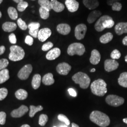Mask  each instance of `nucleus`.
Masks as SVG:
<instances>
[{
	"mask_svg": "<svg viewBox=\"0 0 127 127\" xmlns=\"http://www.w3.org/2000/svg\"><path fill=\"white\" fill-rule=\"evenodd\" d=\"M53 44L51 42L49 41L42 45L41 47V50L44 51H48L50 50V49H51L53 47Z\"/></svg>",
	"mask_w": 127,
	"mask_h": 127,
	"instance_id": "41",
	"label": "nucleus"
},
{
	"mask_svg": "<svg viewBox=\"0 0 127 127\" xmlns=\"http://www.w3.org/2000/svg\"><path fill=\"white\" fill-rule=\"evenodd\" d=\"M123 122L127 124V118H124L123 119Z\"/></svg>",
	"mask_w": 127,
	"mask_h": 127,
	"instance_id": "54",
	"label": "nucleus"
},
{
	"mask_svg": "<svg viewBox=\"0 0 127 127\" xmlns=\"http://www.w3.org/2000/svg\"><path fill=\"white\" fill-rule=\"evenodd\" d=\"M106 87L107 84L104 80L99 79L91 84V91L95 95L103 96L107 92Z\"/></svg>",
	"mask_w": 127,
	"mask_h": 127,
	"instance_id": "2",
	"label": "nucleus"
},
{
	"mask_svg": "<svg viewBox=\"0 0 127 127\" xmlns=\"http://www.w3.org/2000/svg\"><path fill=\"white\" fill-rule=\"evenodd\" d=\"M6 114L4 112H0V124L4 125L6 123Z\"/></svg>",
	"mask_w": 127,
	"mask_h": 127,
	"instance_id": "43",
	"label": "nucleus"
},
{
	"mask_svg": "<svg viewBox=\"0 0 127 127\" xmlns=\"http://www.w3.org/2000/svg\"><path fill=\"white\" fill-rule=\"evenodd\" d=\"M125 62L127 63V55H126V56H125Z\"/></svg>",
	"mask_w": 127,
	"mask_h": 127,
	"instance_id": "56",
	"label": "nucleus"
},
{
	"mask_svg": "<svg viewBox=\"0 0 127 127\" xmlns=\"http://www.w3.org/2000/svg\"><path fill=\"white\" fill-rule=\"evenodd\" d=\"M106 103L111 106L118 107L123 104L124 99L119 96L115 95H110L105 98Z\"/></svg>",
	"mask_w": 127,
	"mask_h": 127,
	"instance_id": "7",
	"label": "nucleus"
},
{
	"mask_svg": "<svg viewBox=\"0 0 127 127\" xmlns=\"http://www.w3.org/2000/svg\"><path fill=\"white\" fill-rule=\"evenodd\" d=\"M5 47L4 46H1L0 47V55L3 54L5 51Z\"/></svg>",
	"mask_w": 127,
	"mask_h": 127,
	"instance_id": "49",
	"label": "nucleus"
},
{
	"mask_svg": "<svg viewBox=\"0 0 127 127\" xmlns=\"http://www.w3.org/2000/svg\"><path fill=\"white\" fill-rule=\"evenodd\" d=\"M25 41V43L26 44H27V45L31 46L33 44V39L32 36H31L30 35H27L26 37Z\"/></svg>",
	"mask_w": 127,
	"mask_h": 127,
	"instance_id": "45",
	"label": "nucleus"
},
{
	"mask_svg": "<svg viewBox=\"0 0 127 127\" xmlns=\"http://www.w3.org/2000/svg\"><path fill=\"white\" fill-rule=\"evenodd\" d=\"M41 76L39 74H35L32 78V86L33 89H38L41 85Z\"/></svg>",
	"mask_w": 127,
	"mask_h": 127,
	"instance_id": "24",
	"label": "nucleus"
},
{
	"mask_svg": "<svg viewBox=\"0 0 127 127\" xmlns=\"http://www.w3.org/2000/svg\"><path fill=\"white\" fill-rule=\"evenodd\" d=\"M111 58L113 59H119L121 57V53L118 50H114L111 53Z\"/></svg>",
	"mask_w": 127,
	"mask_h": 127,
	"instance_id": "38",
	"label": "nucleus"
},
{
	"mask_svg": "<svg viewBox=\"0 0 127 127\" xmlns=\"http://www.w3.org/2000/svg\"><path fill=\"white\" fill-rule=\"evenodd\" d=\"M91 121L101 127L108 126L110 123L109 116L98 111H93L90 116Z\"/></svg>",
	"mask_w": 127,
	"mask_h": 127,
	"instance_id": "1",
	"label": "nucleus"
},
{
	"mask_svg": "<svg viewBox=\"0 0 127 127\" xmlns=\"http://www.w3.org/2000/svg\"><path fill=\"white\" fill-rule=\"evenodd\" d=\"M9 18L12 20H16L18 17V14L16 9L12 7H10L8 9Z\"/></svg>",
	"mask_w": 127,
	"mask_h": 127,
	"instance_id": "30",
	"label": "nucleus"
},
{
	"mask_svg": "<svg viewBox=\"0 0 127 127\" xmlns=\"http://www.w3.org/2000/svg\"><path fill=\"white\" fill-rule=\"evenodd\" d=\"M73 81L80 85L83 89H87L91 83V79L85 73L79 72L74 74L72 77Z\"/></svg>",
	"mask_w": 127,
	"mask_h": 127,
	"instance_id": "4",
	"label": "nucleus"
},
{
	"mask_svg": "<svg viewBox=\"0 0 127 127\" xmlns=\"http://www.w3.org/2000/svg\"><path fill=\"white\" fill-rule=\"evenodd\" d=\"M102 15V12L100 10H95L94 11H91L89 14L88 17L87 18V21L89 24H92L94 23L96 19L100 17Z\"/></svg>",
	"mask_w": 127,
	"mask_h": 127,
	"instance_id": "20",
	"label": "nucleus"
},
{
	"mask_svg": "<svg viewBox=\"0 0 127 127\" xmlns=\"http://www.w3.org/2000/svg\"><path fill=\"white\" fill-rule=\"evenodd\" d=\"M67 52V54L71 56L74 55L82 56L85 52V48L84 45L81 43H73L69 46Z\"/></svg>",
	"mask_w": 127,
	"mask_h": 127,
	"instance_id": "6",
	"label": "nucleus"
},
{
	"mask_svg": "<svg viewBox=\"0 0 127 127\" xmlns=\"http://www.w3.org/2000/svg\"><path fill=\"white\" fill-rule=\"evenodd\" d=\"M28 110V107L25 105H22L18 109L13 110L11 113V116L13 118H20L26 114Z\"/></svg>",
	"mask_w": 127,
	"mask_h": 127,
	"instance_id": "12",
	"label": "nucleus"
},
{
	"mask_svg": "<svg viewBox=\"0 0 127 127\" xmlns=\"http://www.w3.org/2000/svg\"><path fill=\"white\" fill-rule=\"evenodd\" d=\"M8 91L5 88L0 89V101L3 100L8 95Z\"/></svg>",
	"mask_w": 127,
	"mask_h": 127,
	"instance_id": "36",
	"label": "nucleus"
},
{
	"mask_svg": "<svg viewBox=\"0 0 127 127\" xmlns=\"http://www.w3.org/2000/svg\"><path fill=\"white\" fill-rule=\"evenodd\" d=\"M61 54V50L58 48H55L50 50L46 56V59L49 60H53L59 57Z\"/></svg>",
	"mask_w": 127,
	"mask_h": 127,
	"instance_id": "16",
	"label": "nucleus"
},
{
	"mask_svg": "<svg viewBox=\"0 0 127 127\" xmlns=\"http://www.w3.org/2000/svg\"><path fill=\"white\" fill-rule=\"evenodd\" d=\"M9 42L12 44H15L17 43V38L15 34L13 33H12L9 35Z\"/></svg>",
	"mask_w": 127,
	"mask_h": 127,
	"instance_id": "44",
	"label": "nucleus"
},
{
	"mask_svg": "<svg viewBox=\"0 0 127 127\" xmlns=\"http://www.w3.org/2000/svg\"><path fill=\"white\" fill-rule=\"evenodd\" d=\"M119 84L124 88H127V72L122 73L118 79Z\"/></svg>",
	"mask_w": 127,
	"mask_h": 127,
	"instance_id": "26",
	"label": "nucleus"
},
{
	"mask_svg": "<svg viewBox=\"0 0 127 127\" xmlns=\"http://www.w3.org/2000/svg\"><path fill=\"white\" fill-rule=\"evenodd\" d=\"M51 31L49 28H44L41 29L38 32V38L41 42H44L51 35Z\"/></svg>",
	"mask_w": 127,
	"mask_h": 127,
	"instance_id": "13",
	"label": "nucleus"
},
{
	"mask_svg": "<svg viewBox=\"0 0 127 127\" xmlns=\"http://www.w3.org/2000/svg\"><path fill=\"white\" fill-rule=\"evenodd\" d=\"M32 71V65L30 64L25 65L21 68L18 74V78L22 80H25L28 79Z\"/></svg>",
	"mask_w": 127,
	"mask_h": 127,
	"instance_id": "8",
	"label": "nucleus"
},
{
	"mask_svg": "<svg viewBox=\"0 0 127 127\" xmlns=\"http://www.w3.org/2000/svg\"></svg>",
	"mask_w": 127,
	"mask_h": 127,
	"instance_id": "60",
	"label": "nucleus"
},
{
	"mask_svg": "<svg viewBox=\"0 0 127 127\" xmlns=\"http://www.w3.org/2000/svg\"><path fill=\"white\" fill-rule=\"evenodd\" d=\"M28 6V3L26 1H23L22 2H20V3H18V6H17V9H18V11L20 12L24 11L26 8H27Z\"/></svg>",
	"mask_w": 127,
	"mask_h": 127,
	"instance_id": "35",
	"label": "nucleus"
},
{
	"mask_svg": "<svg viewBox=\"0 0 127 127\" xmlns=\"http://www.w3.org/2000/svg\"><path fill=\"white\" fill-rule=\"evenodd\" d=\"M2 1H3V0H0V4L1 3V2H2Z\"/></svg>",
	"mask_w": 127,
	"mask_h": 127,
	"instance_id": "59",
	"label": "nucleus"
},
{
	"mask_svg": "<svg viewBox=\"0 0 127 127\" xmlns=\"http://www.w3.org/2000/svg\"><path fill=\"white\" fill-rule=\"evenodd\" d=\"M113 35L111 32H107L100 37L99 41L103 44H106L112 41L113 39Z\"/></svg>",
	"mask_w": 127,
	"mask_h": 127,
	"instance_id": "27",
	"label": "nucleus"
},
{
	"mask_svg": "<svg viewBox=\"0 0 127 127\" xmlns=\"http://www.w3.org/2000/svg\"><path fill=\"white\" fill-rule=\"evenodd\" d=\"M40 27V24L38 22H32L28 25V28L30 30L38 29Z\"/></svg>",
	"mask_w": 127,
	"mask_h": 127,
	"instance_id": "40",
	"label": "nucleus"
},
{
	"mask_svg": "<svg viewBox=\"0 0 127 127\" xmlns=\"http://www.w3.org/2000/svg\"><path fill=\"white\" fill-rule=\"evenodd\" d=\"M50 3L52 9L56 12H61L64 9V5L57 0H51Z\"/></svg>",
	"mask_w": 127,
	"mask_h": 127,
	"instance_id": "19",
	"label": "nucleus"
},
{
	"mask_svg": "<svg viewBox=\"0 0 127 127\" xmlns=\"http://www.w3.org/2000/svg\"><path fill=\"white\" fill-rule=\"evenodd\" d=\"M68 91L69 94L71 96H73V97H75L77 96V94H76V91L73 88L69 89Z\"/></svg>",
	"mask_w": 127,
	"mask_h": 127,
	"instance_id": "47",
	"label": "nucleus"
},
{
	"mask_svg": "<svg viewBox=\"0 0 127 127\" xmlns=\"http://www.w3.org/2000/svg\"><path fill=\"white\" fill-rule=\"evenodd\" d=\"M71 66L67 63L63 62L59 63L57 66V72L61 75H66L71 70Z\"/></svg>",
	"mask_w": 127,
	"mask_h": 127,
	"instance_id": "11",
	"label": "nucleus"
},
{
	"mask_svg": "<svg viewBox=\"0 0 127 127\" xmlns=\"http://www.w3.org/2000/svg\"><path fill=\"white\" fill-rule=\"evenodd\" d=\"M9 63V61L7 59H0V71L6 68L8 66Z\"/></svg>",
	"mask_w": 127,
	"mask_h": 127,
	"instance_id": "39",
	"label": "nucleus"
},
{
	"mask_svg": "<svg viewBox=\"0 0 127 127\" xmlns=\"http://www.w3.org/2000/svg\"><path fill=\"white\" fill-rule=\"evenodd\" d=\"M114 25L113 18L108 15L102 16L95 24L94 27L97 32H102L105 28H111Z\"/></svg>",
	"mask_w": 127,
	"mask_h": 127,
	"instance_id": "3",
	"label": "nucleus"
},
{
	"mask_svg": "<svg viewBox=\"0 0 127 127\" xmlns=\"http://www.w3.org/2000/svg\"><path fill=\"white\" fill-rule=\"evenodd\" d=\"M42 83L47 86L52 85L55 82L53 75L51 73H48L43 77L42 79Z\"/></svg>",
	"mask_w": 127,
	"mask_h": 127,
	"instance_id": "22",
	"label": "nucleus"
},
{
	"mask_svg": "<svg viewBox=\"0 0 127 127\" xmlns=\"http://www.w3.org/2000/svg\"><path fill=\"white\" fill-rule=\"evenodd\" d=\"M14 1H15V2H16V3H20V2H22V1H23L24 0H13Z\"/></svg>",
	"mask_w": 127,
	"mask_h": 127,
	"instance_id": "52",
	"label": "nucleus"
},
{
	"mask_svg": "<svg viewBox=\"0 0 127 127\" xmlns=\"http://www.w3.org/2000/svg\"><path fill=\"white\" fill-rule=\"evenodd\" d=\"M56 127V126H54V127ZM67 127V126H66V125H64V126H61V127Z\"/></svg>",
	"mask_w": 127,
	"mask_h": 127,
	"instance_id": "57",
	"label": "nucleus"
},
{
	"mask_svg": "<svg viewBox=\"0 0 127 127\" xmlns=\"http://www.w3.org/2000/svg\"><path fill=\"white\" fill-rule=\"evenodd\" d=\"M101 60V55L99 52L96 50L94 49L91 51L90 61L93 64H97L100 62Z\"/></svg>",
	"mask_w": 127,
	"mask_h": 127,
	"instance_id": "18",
	"label": "nucleus"
},
{
	"mask_svg": "<svg viewBox=\"0 0 127 127\" xmlns=\"http://www.w3.org/2000/svg\"><path fill=\"white\" fill-rule=\"evenodd\" d=\"M9 78V71L8 69H4L0 71V84L3 83Z\"/></svg>",
	"mask_w": 127,
	"mask_h": 127,
	"instance_id": "25",
	"label": "nucleus"
},
{
	"mask_svg": "<svg viewBox=\"0 0 127 127\" xmlns=\"http://www.w3.org/2000/svg\"><path fill=\"white\" fill-rule=\"evenodd\" d=\"M1 17H2V14H1V12L0 11V18Z\"/></svg>",
	"mask_w": 127,
	"mask_h": 127,
	"instance_id": "58",
	"label": "nucleus"
},
{
	"mask_svg": "<svg viewBox=\"0 0 127 127\" xmlns=\"http://www.w3.org/2000/svg\"><path fill=\"white\" fill-rule=\"evenodd\" d=\"M57 30L60 34L66 35L70 32L71 28L70 25H69L67 24L62 23L57 26Z\"/></svg>",
	"mask_w": 127,
	"mask_h": 127,
	"instance_id": "15",
	"label": "nucleus"
},
{
	"mask_svg": "<svg viewBox=\"0 0 127 127\" xmlns=\"http://www.w3.org/2000/svg\"><path fill=\"white\" fill-rule=\"evenodd\" d=\"M65 4L70 12H76L79 7V3L76 0H66Z\"/></svg>",
	"mask_w": 127,
	"mask_h": 127,
	"instance_id": "14",
	"label": "nucleus"
},
{
	"mask_svg": "<svg viewBox=\"0 0 127 127\" xmlns=\"http://www.w3.org/2000/svg\"><path fill=\"white\" fill-rule=\"evenodd\" d=\"M15 96L16 98L19 100H25L28 96V93L25 90L19 89L16 92Z\"/></svg>",
	"mask_w": 127,
	"mask_h": 127,
	"instance_id": "28",
	"label": "nucleus"
},
{
	"mask_svg": "<svg viewBox=\"0 0 127 127\" xmlns=\"http://www.w3.org/2000/svg\"><path fill=\"white\" fill-rule=\"evenodd\" d=\"M83 3L86 8L90 10L95 9L99 5L98 0H83Z\"/></svg>",
	"mask_w": 127,
	"mask_h": 127,
	"instance_id": "21",
	"label": "nucleus"
},
{
	"mask_svg": "<svg viewBox=\"0 0 127 127\" xmlns=\"http://www.w3.org/2000/svg\"><path fill=\"white\" fill-rule=\"evenodd\" d=\"M115 32L117 34L121 35L124 33H127V22L118 23L114 28Z\"/></svg>",
	"mask_w": 127,
	"mask_h": 127,
	"instance_id": "17",
	"label": "nucleus"
},
{
	"mask_svg": "<svg viewBox=\"0 0 127 127\" xmlns=\"http://www.w3.org/2000/svg\"><path fill=\"white\" fill-rule=\"evenodd\" d=\"M43 109V107L41 105H38L35 106L34 105H30V112L29 115L30 117H33L36 113L42 111Z\"/></svg>",
	"mask_w": 127,
	"mask_h": 127,
	"instance_id": "29",
	"label": "nucleus"
},
{
	"mask_svg": "<svg viewBox=\"0 0 127 127\" xmlns=\"http://www.w3.org/2000/svg\"><path fill=\"white\" fill-rule=\"evenodd\" d=\"M17 23H18V27L21 29L23 30H26L27 29L28 26H27L26 22L24 21H23L21 18H18L17 21Z\"/></svg>",
	"mask_w": 127,
	"mask_h": 127,
	"instance_id": "37",
	"label": "nucleus"
},
{
	"mask_svg": "<svg viewBox=\"0 0 127 127\" xmlns=\"http://www.w3.org/2000/svg\"><path fill=\"white\" fill-rule=\"evenodd\" d=\"M21 127H31L28 124H24L23 125H22Z\"/></svg>",
	"mask_w": 127,
	"mask_h": 127,
	"instance_id": "53",
	"label": "nucleus"
},
{
	"mask_svg": "<svg viewBox=\"0 0 127 127\" xmlns=\"http://www.w3.org/2000/svg\"><path fill=\"white\" fill-rule=\"evenodd\" d=\"M38 3L41 6V7L49 11L52 9L51 3L49 0H39Z\"/></svg>",
	"mask_w": 127,
	"mask_h": 127,
	"instance_id": "31",
	"label": "nucleus"
},
{
	"mask_svg": "<svg viewBox=\"0 0 127 127\" xmlns=\"http://www.w3.org/2000/svg\"><path fill=\"white\" fill-rule=\"evenodd\" d=\"M2 28L5 32H12L16 29L17 25L14 22H6L2 25Z\"/></svg>",
	"mask_w": 127,
	"mask_h": 127,
	"instance_id": "23",
	"label": "nucleus"
},
{
	"mask_svg": "<svg viewBox=\"0 0 127 127\" xmlns=\"http://www.w3.org/2000/svg\"><path fill=\"white\" fill-rule=\"evenodd\" d=\"M39 30H39V29H36V30H29V33L34 38H37Z\"/></svg>",
	"mask_w": 127,
	"mask_h": 127,
	"instance_id": "46",
	"label": "nucleus"
},
{
	"mask_svg": "<svg viewBox=\"0 0 127 127\" xmlns=\"http://www.w3.org/2000/svg\"><path fill=\"white\" fill-rule=\"evenodd\" d=\"M48 121V117L46 114H42L40 115L39 120V124L41 126H43L45 125Z\"/></svg>",
	"mask_w": 127,
	"mask_h": 127,
	"instance_id": "33",
	"label": "nucleus"
},
{
	"mask_svg": "<svg viewBox=\"0 0 127 127\" xmlns=\"http://www.w3.org/2000/svg\"><path fill=\"white\" fill-rule=\"evenodd\" d=\"M87 31L86 25L84 24L78 25L75 28L74 35L78 40L83 39L85 36Z\"/></svg>",
	"mask_w": 127,
	"mask_h": 127,
	"instance_id": "9",
	"label": "nucleus"
},
{
	"mask_svg": "<svg viewBox=\"0 0 127 127\" xmlns=\"http://www.w3.org/2000/svg\"><path fill=\"white\" fill-rule=\"evenodd\" d=\"M121 0H107V4L109 6H112L114 4V3L118 2L119 1H120Z\"/></svg>",
	"mask_w": 127,
	"mask_h": 127,
	"instance_id": "48",
	"label": "nucleus"
},
{
	"mask_svg": "<svg viewBox=\"0 0 127 127\" xmlns=\"http://www.w3.org/2000/svg\"><path fill=\"white\" fill-rule=\"evenodd\" d=\"M10 52L9 56V60L12 61H18L24 59L25 52L23 48L18 45L11 46L10 47Z\"/></svg>",
	"mask_w": 127,
	"mask_h": 127,
	"instance_id": "5",
	"label": "nucleus"
},
{
	"mask_svg": "<svg viewBox=\"0 0 127 127\" xmlns=\"http://www.w3.org/2000/svg\"><path fill=\"white\" fill-rule=\"evenodd\" d=\"M39 13L41 18L43 19H47L50 16V11L41 7L39 9Z\"/></svg>",
	"mask_w": 127,
	"mask_h": 127,
	"instance_id": "32",
	"label": "nucleus"
},
{
	"mask_svg": "<svg viewBox=\"0 0 127 127\" xmlns=\"http://www.w3.org/2000/svg\"><path fill=\"white\" fill-rule=\"evenodd\" d=\"M112 9L114 11H120L122 9V4L119 2H115L112 5Z\"/></svg>",
	"mask_w": 127,
	"mask_h": 127,
	"instance_id": "42",
	"label": "nucleus"
},
{
	"mask_svg": "<svg viewBox=\"0 0 127 127\" xmlns=\"http://www.w3.org/2000/svg\"><path fill=\"white\" fill-rule=\"evenodd\" d=\"M95 68H93V69H92L91 70V72H95Z\"/></svg>",
	"mask_w": 127,
	"mask_h": 127,
	"instance_id": "55",
	"label": "nucleus"
},
{
	"mask_svg": "<svg viewBox=\"0 0 127 127\" xmlns=\"http://www.w3.org/2000/svg\"><path fill=\"white\" fill-rule=\"evenodd\" d=\"M58 119L60 121L64 123L66 125H69L70 124V122L68 118L63 114H59L58 115Z\"/></svg>",
	"mask_w": 127,
	"mask_h": 127,
	"instance_id": "34",
	"label": "nucleus"
},
{
	"mask_svg": "<svg viewBox=\"0 0 127 127\" xmlns=\"http://www.w3.org/2000/svg\"><path fill=\"white\" fill-rule=\"evenodd\" d=\"M72 127H79V126L77 124H76V123H72Z\"/></svg>",
	"mask_w": 127,
	"mask_h": 127,
	"instance_id": "51",
	"label": "nucleus"
},
{
	"mask_svg": "<svg viewBox=\"0 0 127 127\" xmlns=\"http://www.w3.org/2000/svg\"><path fill=\"white\" fill-rule=\"evenodd\" d=\"M123 43L124 45L127 46V36L123 39Z\"/></svg>",
	"mask_w": 127,
	"mask_h": 127,
	"instance_id": "50",
	"label": "nucleus"
},
{
	"mask_svg": "<svg viewBox=\"0 0 127 127\" xmlns=\"http://www.w3.org/2000/svg\"><path fill=\"white\" fill-rule=\"evenodd\" d=\"M119 65V64L118 62L114 59H106L104 61V69L108 72L116 70L118 68Z\"/></svg>",
	"mask_w": 127,
	"mask_h": 127,
	"instance_id": "10",
	"label": "nucleus"
}]
</instances>
